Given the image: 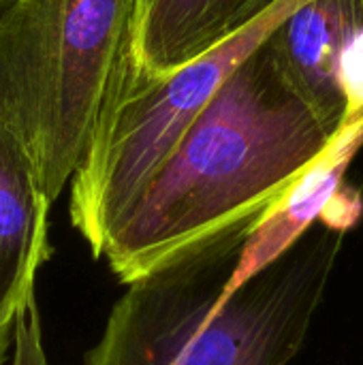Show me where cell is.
I'll return each mask as SVG.
<instances>
[{"label":"cell","mask_w":363,"mask_h":365,"mask_svg":"<svg viewBox=\"0 0 363 365\" xmlns=\"http://www.w3.org/2000/svg\"><path fill=\"white\" fill-rule=\"evenodd\" d=\"M338 128L263 43L227 77L109 235L103 257L111 272L131 284L188 244L263 212Z\"/></svg>","instance_id":"2"},{"label":"cell","mask_w":363,"mask_h":365,"mask_svg":"<svg viewBox=\"0 0 363 365\" xmlns=\"http://www.w3.org/2000/svg\"><path fill=\"white\" fill-rule=\"evenodd\" d=\"M133 13L135 0H9L0 9V118L51 203L86 152Z\"/></svg>","instance_id":"3"},{"label":"cell","mask_w":363,"mask_h":365,"mask_svg":"<svg viewBox=\"0 0 363 365\" xmlns=\"http://www.w3.org/2000/svg\"><path fill=\"white\" fill-rule=\"evenodd\" d=\"M263 212L188 244L126 284L83 365L291 364L325 299L347 233L317 222L270 267L225 295Z\"/></svg>","instance_id":"1"},{"label":"cell","mask_w":363,"mask_h":365,"mask_svg":"<svg viewBox=\"0 0 363 365\" xmlns=\"http://www.w3.org/2000/svg\"><path fill=\"white\" fill-rule=\"evenodd\" d=\"M363 216V197L362 190L351 186V184H342V188L336 192V197L329 201V205L325 207L323 216H321V225L332 227L336 231L342 233H351L357 222L362 220Z\"/></svg>","instance_id":"10"},{"label":"cell","mask_w":363,"mask_h":365,"mask_svg":"<svg viewBox=\"0 0 363 365\" xmlns=\"http://www.w3.org/2000/svg\"><path fill=\"white\" fill-rule=\"evenodd\" d=\"M11 344H13V329L0 331V365L9 364L11 357Z\"/></svg>","instance_id":"11"},{"label":"cell","mask_w":363,"mask_h":365,"mask_svg":"<svg viewBox=\"0 0 363 365\" xmlns=\"http://www.w3.org/2000/svg\"><path fill=\"white\" fill-rule=\"evenodd\" d=\"M359 28L363 0H304L265 41L293 86L336 126H342L347 111L338 56Z\"/></svg>","instance_id":"8"},{"label":"cell","mask_w":363,"mask_h":365,"mask_svg":"<svg viewBox=\"0 0 363 365\" xmlns=\"http://www.w3.org/2000/svg\"><path fill=\"white\" fill-rule=\"evenodd\" d=\"M338 86L344 96V118L363 113V28L355 30L338 56Z\"/></svg>","instance_id":"9"},{"label":"cell","mask_w":363,"mask_h":365,"mask_svg":"<svg viewBox=\"0 0 363 365\" xmlns=\"http://www.w3.org/2000/svg\"><path fill=\"white\" fill-rule=\"evenodd\" d=\"M363 148V113L344 118L329 145L272 201L250 227L225 295L291 250L323 216L347 182V171Z\"/></svg>","instance_id":"6"},{"label":"cell","mask_w":363,"mask_h":365,"mask_svg":"<svg viewBox=\"0 0 363 365\" xmlns=\"http://www.w3.org/2000/svg\"><path fill=\"white\" fill-rule=\"evenodd\" d=\"M278 0H135L124 64L158 79L257 21Z\"/></svg>","instance_id":"5"},{"label":"cell","mask_w":363,"mask_h":365,"mask_svg":"<svg viewBox=\"0 0 363 365\" xmlns=\"http://www.w3.org/2000/svg\"><path fill=\"white\" fill-rule=\"evenodd\" d=\"M6 2H9V0H0V9H2V6H4Z\"/></svg>","instance_id":"12"},{"label":"cell","mask_w":363,"mask_h":365,"mask_svg":"<svg viewBox=\"0 0 363 365\" xmlns=\"http://www.w3.org/2000/svg\"><path fill=\"white\" fill-rule=\"evenodd\" d=\"M304 0H278L229 41L167 77L133 75L124 56L116 66L86 152L71 178L68 216L94 259L184 133L227 77Z\"/></svg>","instance_id":"4"},{"label":"cell","mask_w":363,"mask_h":365,"mask_svg":"<svg viewBox=\"0 0 363 365\" xmlns=\"http://www.w3.org/2000/svg\"><path fill=\"white\" fill-rule=\"evenodd\" d=\"M45 197L30 156L0 118V331L36 297V276L51 255Z\"/></svg>","instance_id":"7"}]
</instances>
